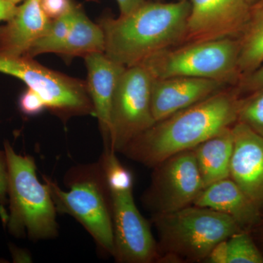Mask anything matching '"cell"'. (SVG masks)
Instances as JSON below:
<instances>
[{
  "instance_id": "cell-1",
  "label": "cell",
  "mask_w": 263,
  "mask_h": 263,
  "mask_svg": "<svg viewBox=\"0 0 263 263\" xmlns=\"http://www.w3.org/2000/svg\"><path fill=\"white\" fill-rule=\"evenodd\" d=\"M240 98L235 86L221 89L156 122L132 140L122 154L152 168L171 156L193 149L238 122Z\"/></svg>"
},
{
  "instance_id": "cell-2",
  "label": "cell",
  "mask_w": 263,
  "mask_h": 263,
  "mask_svg": "<svg viewBox=\"0 0 263 263\" xmlns=\"http://www.w3.org/2000/svg\"><path fill=\"white\" fill-rule=\"evenodd\" d=\"M190 5L146 1L118 18L100 21L107 57L125 67L141 65L159 52L182 44Z\"/></svg>"
},
{
  "instance_id": "cell-3",
  "label": "cell",
  "mask_w": 263,
  "mask_h": 263,
  "mask_svg": "<svg viewBox=\"0 0 263 263\" xmlns=\"http://www.w3.org/2000/svg\"><path fill=\"white\" fill-rule=\"evenodd\" d=\"M57 213L68 214L84 227L100 250L113 256L111 192L101 160L77 164L65 173L64 191L43 176Z\"/></svg>"
},
{
  "instance_id": "cell-4",
  "label": "cell",
  "mask_w": 263,
  "mask_h": 263,
  "mask_svg": "<svg viewBox=\"0 0 263 263\" xmlns=\"http://www.w3.org/2000/svg\"><path fill=\"white\" fill-rule=\"evenodd\" d=\"M159 235L158 262H204L219 242L242 229L229 216L192 205L152 215Z\"/></svg>"
},
{
  "instance_id": "cell-5",
  "label": "cell",
  "mask_w": 263,
  "mask_h": 263,
  "mask_svg": "<svg viewBox=\"0 0 263 263\" xmlns=\"http://www.w3.org/2000/svg\"><path fill=\"white\" fill-rule=\"evenodd\" d=\"M5 152L8 167V195L10 214L8 228L16 238L51 239L58 235L56 207L46 183L38 179L34 159L18 155L8 142Z\"/></svg>"
},
{
  "instance_id": "cell-6",
  "label": "cell",
  "mask_w": 263,
  "mask_h": 263,
  "mask_svg": "<svg viewBox=\"0 0 263 263\" xmlns=\"http://www.w3.org/2000/svg\"><path fill=\"white\" fill-rule=\"evenodd\" d=\"M238 37L183 43L159 52L141 65L154 79L200 78L236 86L241 79Z\"/></svg>"
},
{
  "instance_id": "cell-7",
  "label": "cell",
  "mask_w": 263,
  "mask_h": 263,
  "mask_svg": "<svg viewBox=\"0 0 263 263\" xmlns=\"http://www.w3.org/2000/svg\"><path fill=\"white\" fill-rule=\"evenodd\" d=\"M0 72L14 76L42 98L52 114L63 121L95 115L86 82L44 67L33 58L0 54Z\"/></svg>"
},
{
  "instance_id": "cell-8",
  "label": "cell",
  "mask_w": 263,
  "mask_h": 263,
  "mask_svg": "<svg viewBox=\"0 0 263 263\" xmlns=\"http://www.w3.org/2000/svg\"><path fill=\"white\" fill-rule=\"evenodd\" d=\"M152 80L142 65L127 67L121 76L112 102L109 132V148L117 154L156 123L151 105Z\"/></svg>"
},
{
  "instance_id": "cell-9",
  "label": "cell",
  "mask_w": 263,
  "mask_h": 263,
  "mask_svg": "<svg viewBox=\"0 0 263 263\" xmlns=\"http://www.w3.org/2000/svg\"><path fill=\"white\" fill-rule=\"evenodd\" d=\"M152 169L149 186L142 196L143 205L152 215L193 205L204 188L194 149L171 156Z\"/></svg>"
},
{
  "instance_id": "cell-10",
  "label": "cell",
  "mask_w": 263,
  "mask_h": 263,
  "mask_svg": "<svg viewBox=\"0 0 263 263\" xmlns=\"http://www.w3.org/2000/svg\"><path fill=\"white\" fill-rule=\"evenodd\" d=\"M111 192L114 253L119 263L158 262V243L138 210L133 190Z\"/></svg>"
},
{
  "instance_id": "cell-11",
  "label": "cell",
  "mask_w": 263,
  "mask_h": 263,
  "mask_svg": "<svg viewBox=\"0 0 263 263\" xmlns=\"http://www.w3.org/2000/svg\"><path fill=\"white\" fill-rule=\"evenodd\" d=\"M190 5L183 43L238 37L248 21L247 0H184Z\"/></svg>"
},
{
  "instance_id": "cell-12",
  "label": "cell",
  "mask_w": 263,
  "mask_h": 263,
  "mask_svg": "<svg viewBox=\"0 0 263 263\" xmlns=\"http://www.w3.org/2000/svg\"><path fill=\"white\" fill-rule=\"evenodd\" d=\"M231 178L263 214V136L243 123L233 126Z\"/></svg>"
},
{
  "instance_id": "cell-13",
  "label": "cell",
  "mask_w": 263,
  "mask_h": 263,
  "mask_svg": "<svg viewBox=\"0 0 263 263\" xmlns=\"http://www.w3.org/2000/svg\"><path fill=\"white\" fill-rule=\"evenodd\" d=\"M228 85L200 78L175 76L154 79L151 88V105L156 122L191 106L215 94Z\"/></svg>"
},
{
  "instance_id": "cell-14",
  "label": "cell",
  "mask_w": 263,
  "mask_h": 263,
  "mask_svg": "<svg viewBox=\"0 0 263 263\" xmlns=\"http://www.w3.org/2000/svg\"><path fill=\"white\" fill-rule=\"evenodd\" d=\"M0 26V54L24 57L50 27L52 20L41 7L40 0H24L13 16Z\"/></svg>"
},
{
  "instance_id": "cell-15",
  "label": "cell",
  "mask_w": 263,
  "mask_h": 263,
  "mask_svg": "<svg viewBox=\"0 0 263 263\" xmlns=\"http://www.w3.org/2000/svg\"><path fill=\"white\" fill-rule=\"evenodd\" d=\"M87 69L88 92L103 136L104 148H109L112 102L121 76L127 67L110 60L104 52L84 57Z\"/></svg>"
},
{
  "instance_id": "cell-16",
  "label": "cell",
  "mask_w": 263,
  "mask_h": 263,
  "mask_svg": "<svg viewBox=\"0 0 263 263\" xmlns=\"http://www.w3.org/2000/svg\"><path fill=\"white\" fill-rule=\"evenodd\" d=\"M193 205L208 208L229 216L238 226L250 232L263 215L231 178L219 180L202 189Z\"/></svg>"
},
{
  "instance_id": "cell-17",
  "label": "cell",
  "mask_w": 263,
  "mask_h": 263,
  "mask_svg": "<svg viewBox=\"0 0 263 263\" xmlns=\"http://www.w3.org/2000/svg\"><path fill=\"white\" fill-rule=\"evenodd\" d=\"M233 148L234 137L232 126L193 148L204 187L230 177Z\"/></svg>"
},
{
  "instance_id": "cell-18",
  "label": "cell",
  "mask_w": 263,
  "mask_h": 263,
  "mask_svg": "<svg viewBox=\"0 0 263 263\" xmlns=\"http://www.w3.org/2000/svg\"><path fill=\"white\" fill-rule=\"evenodd\" d=\"M105 51V37L99 24L90 20L80 6L76 8L75 18L58 54L67 57H84L94 53Z\"/></svg>"
},
{
  "instance_id": "cell-19",
  "label": "cell",
  "mask_w": 263,
  "mask_h": 263,
  "mask_svg": "<svg viewBox=\"0 0 263 263\" xmlns=\"http://www.w3.org/2000/svg\"><path fill=\"white\" fill-rule=\"evenodd\" d=\"M238 39V67L243 78L263 62V0L251 5L248 21Z\"/></svg>"
},
{
  "instance_id": "cell-20",
  "label": "cell",
  "mask_w": 263,
  "mask_h": 263,
  "mask_svg": "<svg viewBox=\"0 0 263 263\" xmlns=\"http://www.w3.org/2000/svg\"><path fill=\"white\" fill-rule=\"evenodd\" d=\"M76 6L77 5L75 4L68 13L52 20L51 27L47 32L34 43L26 57L34 59L38 55L48 53L58 54L72 29Z\"/></svg>"
},
{
  "instance_id": "cell-21",
  "label": "cell",
  "mask_w": 263,
  "mask_h": 263,
  "mask_svg": "<svg viewBox=\"0 0 263 263\" xmlns=\"http://www.w3.org/2000/svg\"><path fill=\"white\" fill-rule=\"evenodd\" d=\"M228 263H263V253L252 233L240 230L228 239Z\"/></svg>"
},
{
  "instance_id": "cell-22",
  "label": "cell",
  "mask_w": 263,
  "mask_h": 263,
  "mask_svg": "<svg viewBox=\"0 0 263 263\" xmlns=\"http://www.w3.org/2000/svg\"><path fill=\"white\" fill-rule=\"evenodd\" d=\"M100 160L103 164L110 191L133 190V175L121 163L116 152L110 148H104L103 155Z\"/></svg>"
},
{
  "instance_id": "cell-23",
  "label": "cell",
  "mask_w": 263,
  "mask_h": 263,
  "mask_svg": "<svg viewBox=\"0 0 263 263\" xmlns=\"http://www.w3.org/2000/svg\"><path fill=\"white\" fill-rule=\"evenodd\" d=\"M238 122L263 136V86L241 97Z\"/></svg>"
},
{
  "instance_id": "cell-24",
  "label": "cell",
  "mask_w": 263,
  "mask_h": 263,
  "mask_svg": "<svg viewBox=\"0 0 263 263\" xmlns=\"http://www.w3.org/2000/svg\"><path fill=\"white\" fill-rule=\"evenodd\" d=\"M19 108L26 115L34 116L46 108L42 98L32 89H27L19 99Z\"/></svg>"
},
{
  "instance_id": "cell-25",
  "label": "cell",
  "mask_w": 263,
  "mask_h": 263,
  "mask_svg": "<svg viewBox=\"0 0 263 263\" xmlns=\"http://www.w3.org/2000/svg\"><path fill=\"white\" fill-rule=\"evenodd\" d=\"M40 3L44 13L51 20L68 13L76 4L73 0H40Z\"/></svg>"
},
{
  "instance_id": "cell-26",
  "label": "cell",
  "mask_w": 263,
  "mask_h": 263,
  "mask_svg": "<svg viewBox=\"0 0 263 263\" xmlns=\"http://www.w3.org/2000/svg\"><path fill=\"white\" fill-rule=\"evenodd\" d=\"M263 86V62L253 72L241 78L235 87L240 95H247Z\"/></svg>"
},
{
  "instance_id": "cell-27",
  "label": "cell",
  "mask_w": 263,
  "mask_h": 263,
  "mask_svg": "<svg viewBox=\"0 0 263 263\" xmlns=\"http://www.w3.org/2000/svg\"><path fill=\"white\" fill-rule=\"evenodd\" d=\"M204 262L228 263V239L216 243L208 254Z\"/></svg>"
},
{
  "instance_id": "cell-28",
  "label": "cell",
  "mask_w": 263,
  "mask_h": 263,
  "mask_svg": "<svg viewBox=\"0 0 263 263\" xmlns=\"http://www.w3.org/2000/svg\"><path fill=\"white\" fill-rule=\"evenodd\" d=\"M8 167L7 156L4 151H0V203L4 205L8 196Z\"/></svg>"
},
{
  "instance_id": "cell-29",
  "label": "cell",
  "mask_w": 263,
  "mask_h": 263,
  "mask_svg": "<svg viewBox=\"0 0 263 263\" xmlns=\"http://www.w3.org/2000/svg\"><path fill=\"white\" fill-rule=\"evenodd\" d=\"M18 5L10 3L8 0H0V22H6L16 12Z\"/></svg>"
},
{
  "instance_id": "cell-30",
  "label": "cell",
  "mask_w": 263,
  "mask_h": 263,
  "mask_svg": "<svg viewBox=\"0 0 263 263\" xmlns=\"http://www.w3.org/2000/svg\"><path fill=\"white\" fill-rule=\"evenodd\" d=\"M146 0H117L120 15H125L130 13L138 7L143 4Z\"/></svg>"
},
{
  "instance_id": "cell-31",
  "label": "cell",
  "mask_w": 263,
  "mask_h": 263,
  "mask_svg": "<svg viewBox=\"0 0 263 263\" xmlns=\"http://www.w3.org/2000/svg\"><path fill=\"white\" fill-rule=\"evenodd\" d=\"M250 233L263 253V215L258 224L251 230Z\"/></svg>"
},
{
  "instance_id": "cell-32",
  "label": "cell",
  "mask_w": 263,
  "mask_h": 263,
  "mask_svg": "<svg viewBox=\"0 0 263 263\" xmlns=\"http://www.w3.org/2000/svg\"><path fill=\"white\" fill-rule=\"evenodd\" d=\"M13 259L15 262H31V257L28 252L24 250H18V249H14L13 251Z\"/></svg>"
},
{
  "instance_id": "cell-33",
  "label": "cell",
  "mask_w": 263,
  "mask_h": 263,
  "mask_svg": "<svg viewBox=\"0 0 263 263\" xmlns=\"http://www.w3.org/2000/svg\"><path fill=\"white\" fill-rule=\"evenodd\" d=\"M10 3H13L15 5H18L19 3H21L22 1H24V0H8Z\"/></svg>"
},
{
  "instance_id": "cell-34",
  "label": "cell",
  "mask_w": 263,
  "mask_h": 263,
  "mask_svg": "<svg viewBox=\"0 0 263 263\" xmlns=\"http://www.w3.org/2000/svg\"><path fill=\"white\" fill-rule=\"evenodd\" d=\"M259 1V0H247V2H248V3L249 5H254V3H257V2Z\"/></svg>"
},
{
  "instance_id": "cell-35",
  "label": "cell",
  "mask_w": 263,
  "mask_h": 263,
  "mask_svg": "<svg viewBox=\"0 0 263 263\" xmlns=\"http://www.w3.org/2000/svg\"><path fill=\"white\" fill-rule=\"evenodd\" d=\"M147 1H162V0H147Z\"/></svg>"
}]
</instances>
